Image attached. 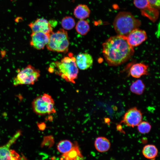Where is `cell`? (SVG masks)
I'll return each mask as SVG.
<instances>
[{"instance_id": "1", "label": "cell", "mask_w": 160, "mask_h": 160, "mask_svg": "<svg viewBox=\"0 0 160 160\" xmlns=\"http://www.w3.org/2000/svg\"><path fill=\"white\" fill-rule=\"evenodd\" d=\"M103 53L108 65L116 66L125 63L133 55L134 50L127 37L117 35L110 37L102 45Z\"/></svg>"}, {"instance_id": "2", "label": "cell", "mask_w": 160, "mask_h": 160, "mask_svg": "<svg viewBox=\"0 0 160 160\" xmlns=\"http://www.w3.org/2000/svg\"><path fill=\"white\" fill-rule=\"evenodd\" d=\"M69 57H65L60 61L52 63L49 71L50 73L55 72V74L60 76L67 82L75 83V80L77 77L78 68L76 63V58L71 53Z\"/></svg>"}, {"instance_id": "3", "label": "cell", "mask_w": 160, "mask_h": 160, "mask_svg": "<svg viewBox=\"0 0 160 160\" xmlns=\"http://www.w3.org/2000/svg\"><path fill=\"white\" fill-rule=\"evenodd\" d=\"M113 25L118 35L127 36L132 31L138 28L141 22L131 12L122 11L116 15Z\"/></svg>"}, {"instance_id": "4", "label": "cell", "mask_w": 160, "mask_h": 160, "mask_svg": "<svg viewBox=\"0 0 160 160\" xmlns=\"http://www.w3.org/2000/svg\"><path fill=\"white\" fill-rule=\"evenodd\" d=\"M69 44L67 32L64 29H60L50 34L46 47L47 49L51 51L66 53L68 52Z\"/></svg>"}, {"instance_id": "5", "label": "cell", "mask_w": 160, "mask_h": 160, "mask_svg": "<svg viewBox=\"0 0 160 160\" xmlns=\"http://www.w3.org/2000/svg\"><path fill=\"white\" fill-rule=\"evenodd\" d=\"M54 102L51 96L44 93L36 97L32 103L33 111L40 115L49 114L56 112Z\"/></svg>"}, {"instance_id": "6", "label": "cell", "mask_w": 160, "mask_h": 160, "mask_svg": "<svg viewBox=\"0 0 160 160\" xmlns=\"http://www.w3.org/2000/svg\"><path fill=\"white\" fill-rule=\"evenodd\" d=\"M40 76V71L30 65L18 71L13 80L14 86L33 85Z\"/></svg>"}, {"instance_id": "7", "label": "cell", "mask_w": 160, "mask_h": 160, "mask_svg": "<svg viewBox=\"0 0 160 160\" xmlns=\"http://www.w3.org/2000/svg\"><path fill=\"white\" fill-rule=\"evenodd\" d=\"M134 5L140 9L141 15L153 22H156L159 15V10L151 6L148 0H134Z\"/></svg>"}, {"instance_id": "8", "label": "cell", "mask_w": 160, "mask_h": 160, "mask_svg": "<svg viewBox=\"0 0 160 160\" xmlns=\"http://www.w3.org/2000/svg\"><path fill=\"white\" fill-rule=\"evenodd\" d=\"M142 118L141 111L137 107H134L125 113L121 122L127 126L133 128L142 121Z\"/></svg>"}, {"instance_id": "9", "label": "cell", "mask_w": 160, "mask_h": 160, "mask_svg": "<svg viewBox=\"0 0 160 160\" xmlns=\"http://www.w3.org/2000/svg\"><path fill=\"white\" fill-rule=\"evenodd\" d=\"M50 34L41 32L32 33L30 45L37 49H43L49 42Z\"/></svg>"}, {"instance_id": "10", "label": "cell", "mask_w": 160, "mask_h": 160, "mask_svg": "<svg viewBox=\"0 0 160 160\" xmlns=\"http://www.w3.org/2000/svg\"><path fill=\"white\" fill-rule=\"evenodd\" d=\"M126 37L128 43L132 47L140 45L147 38L145 31L138 28L132 31Z\"/></svg>"}, {"instance_id": "11", "label": "cell", "mask_w": 160, "mask_h": 160, "mask_svg": "<svg viewBox=\"0 0 160 160\" xmlns=\"http://www.w3.org/2000/svg\"><path fill=\"white\" fill-rule=\"evenodd\" d=\"M29 26L32 33L41 32L51 34L52 32V28L49 22L46 19L39 18L34 22L30 23Z\"/></svg>"}, {"instance_id": "12", "label": "cell", "mask_w": 160, "mask_h": 160, "mask_svg": "<svg viewBox=\"0 0 160 160\" xmlns=\"http://www.w3.org/2000/svg\"><path fill=\"white\" fill-rule=\"evenodd\" d=\"M75 58L76 65L78 68L81 70L87 69L93 63V59L92 56L87 53L79 54Z\"/></svg>"}, {"instance_id": "13", "label": "cell", "mask_w": 160, "mask_h": 160, "mask_svg": "<svg viewBox=\"0 0 160 160\" xmlns=\"http://www.w3.org/2000/svg\"><path fill=\"white\" fill-rule=\"evenodd\" d=\"M148 66L142 63H137L133 65L130 68V73L133 77L138 78L143 75L148 74Z\"/></svg>"}, {"instance_id": "14", "label": "cell", "mask_w": 160, "mask_h": 160, "mask_svg": "<svg viewBox=\"0 0 160 160\" xmlns=\"http://www.w3.org/2000/svg\"><path fill=\"white\" fill-rule=\"evenodd\" d=\"M21 135V132L18 131L5 144L0 146V160L9 154L10 151V147L14 144Z\"/></svg>"}, {"instance_id": "15", "label": "cell", "mask_w": 160, "mask_h": 160, "mask_svg": "<svg viewBox=\"0 0 160 160\" xmlns=\"http://www.w3.org/2000/svg\"><path fill=\"white\" fill-rule=\"evenodd\" d=\"M62 158L64 160H82V156L76 142L73 144L72 149L69 152L63 154Z\"/></svg>"}, {"instance_id": "16", "label": "cell", "mask_w": 160, "mask_h": 160, "mask_svg": "<svg viewBox=\"0 0 160 160\" xmlns=\"http://www.w3.org/2000/svg\"><path fill=\"white\" fill-rule=\"evenodd\" d=\"M94 145L96 149L100 152L108 151L110 148L111 143L109 140L104 137H99L95 139Z\"/></svg>"}, {"instance_id": "17", "label": "cell", "mask_w": 160, "mask_h": 160, "mask_svg": "<svg viewBox=\"0 0 160 160\" xmlns=\"http://www.w3.org/2000/svg\"><path fill=\"white\" fill-rule=\"evenodd\" d=\"M90 12V10L87 5L80 4L74 9L73 14L76 18L83 20L89 17Z\"/></svg>"}, {"instance_id": "18", "label": "cell", "mask_w": 160, "mask_h": 160, "mask_svg": "<svg viewBox=\"0 0 160 160\" xmlns=\"http://www.w3.org/2000/svg\"><path fill=\"white\" fill-rule=\"evenodd\" d=\"M142 153L146 158L152 159L157 156L158 150L156 147L154 145L148 144L145 145L143 148Z\"/></svg>"}, {"instance_id": "19", "label": "cell", "mask_w": 160, "mask_h": 160, "mask_svg": "<svg viewBox=\"0 0 160 160\" xmlns=\"http://www.w3.org/2000/svg\"><path fill=\"white\" fill-rule=\"evenodd\" d=\"M145 88V85L143 81L141 80L138 79L132 83L130 89L132 93L140 95L143 93Z\"/></svg>"}, {"instance_id": "20", "label": "cell", "mask_w": 160, "mask_h": 160, "mask_svg": "<svg viewBox=\"0 0 160 160\" xmlns=\"http://www.w3.org/2000/svg\"><path fill=\"white\" fill-rule=\"evenodd\" d=\"M75 28L77 32L82 35H86L90 30L88 22L84 20H79L77 23Z\"/></svg>"}, {"instance_id": "21", "label": "cell", "mask_w": 160, "mask_h": 160, "mask_svg": "<svg viewBox=\"0 0 160 160\" xmlns=\"http://www.w3.org/2000/svg\"><path fill=\"white\" fill-rule=\"evenodd\" d=\"M73 145V144L68 140H63L57 144V148L60 152L64 154L70 151L72 148Z\"/></svg>"}, {"instance_id": "22", "label": "cell", "mask_w": 160, "mask_h": 160, "mask_svg": "<svg viewBox=\"0 0 160 160\" xmlns=\"http://www.w3.org/2000/svg\"><path fill=\"white\" fill-rule=\"evenodd\" d=\"M62 27L67 30L72 29L75 25L74 19L71 17L66 16L63 18L61 22Z\"/></svg>"}, {"instance_id": "23", "label": "cell", "mask_w": 160, "mask_h": 160, "mask_svg": "<svg viewBox=\"0 0 160 160\" xmlns=\"http://www.w3.org/2000/svg\"><path fill=\"white\" fill-rule=\"evenodd\" d=\"M151 128V125L148 122L146 121H141L137 126L138 132L143 134L148 133Z\"/></svg>"}, {"instance_id": "24", "label": "cell", "mask_w": 160, "mask_h": 160, "mask_svg": "<svg viewBox=\"0 0 160 160\" xmlns=\"http://www.w3.org/2000/svg\"><path fill=\"white\" fill-rule=\"evenodd\" d=\"M19 154L14 150H11L9 153L1 160H21Z\"/></svg>"}, {"instance_id": "25", "label": "cell", "mask_w": 160, "mask_h": 160, "mask_svg": "<svg viewBox=\"0 0 160 160\" xmlns=\"http://www.w3.org/2000/svg\"><path fill=\"white\" fill-rule=\"evenodd\" d=\"M148 1L151 6L159 10L160 0H148Z\"/></svg>"}]
</instances>
